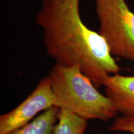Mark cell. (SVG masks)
Listing matches in <instances>:
<instances>
[{
  "label": "cell",
  "mask_w": 134,
  "mask_h": 134,
  "mask_svg": "<svg viewBox=\"0 0 134 134\" xmlns=\"http://www.w3.org/2000/svg\"><path fill=\"white\" fill-rule=\"evenodd\" d=\"M80 1L41 0L36 24L42 29L45 48L55 63L80 67L99 88L120 68L103 37L83 23Z\"/></svg>",
  "instance_id": "1"
},
{
  "label": "cell",
  "mask_w": 134,
  "mask_h": 134,
  "mask_svg": "<svg viewBox=\"0 0 134 134\" xmlns=\"http://www.w3.org/2000/svg\"><path fill=\"white\" fill-rule=\"evenodd\" d=\"M48 76L55 97V106L86 120L108 121L116 117L118 113L112 102L99 91L80 67L55 63Z\"/></svg>",
  "instance_id": "2"
},
{
  "label": "cell",
  "mask_w": 134,
  "mask_h": 134,
  "mask_svg": "<svg viewBox=\"0 0 134 134\" xmlns=\"http://www.w3.org/2000/svg\"><path fill=\"white\" fill-rule=\"evenodd\" d=\"M98 32L113 56L134 62V13L125 0H94Z\"/></svg>",
  "instance_id": "3"
},
{
  "label": "cell",
  "mask_w": 134,
  "mask_h": 134,
  "mask_svg": "<svg viewBox=\"0 0 134 134\" xmlns=\"http://www.w3.org/2000/svg\"><path fill=\"white\" fill-rule=\"evenodd\" d=\"M55 97L49 76L44 77L27 98L11 111L0 116V134L21 128L42 111L55 106Z\"/></svg>",
  "instance_id": "4"
},
{
  "label": "cell",
  "mask_w": 134,
  "mask_h": 134,
  "mask_svg": "<svg viewBox=\"0 0 134 134\" xmlns=\"http://www.w3.org/2000/svg\"><path fill=\"white\" fill-rule=\"evenodd\" d=\"M105 94L117 113L122 115L134 114V75H109L103 82Z\"/></svg>",
  "instance_id": "5"
},
{
  "label": "cell",
  "mask_w": 134,
  "mask_h": 134,
  "mask_svg": "<svg viewBox=\"0 0 134 134\" xmlns=\"http://www.w3.org/2000/svg\"><path fill=\"white\" fill-rule=\"evenodd\" d=\"M60 109L56 106L45 110L21 128L9 134H55Z\"/></svg>",
  "instance_id": "6"
},
{
  "label": "cell",
  "mask_w": 134,
  "mask_h": 134,
  "mask_svg": "<svg viewBox=\"0 0 134 134\" xmlns=\"http://www.w3.org/2000/svg\"><path fill=\"white\" fill-rule=\"evenodd\" d=\"M87 125V120L68 110L60 109L55 134H85Z\"/></svg>",
  "instance_id": "7"
},
{
  "label": "cell",
  "mask_w": 134,
  "mask_h": 134,
  "mask_svg": "<svg viewBox=\"0 0 134 134\" xmlns=\"http://www.w3.org/2000/svg\"><path fill=\"white\" fill-rule=\"evenodd\" d=\"M109 130L134 134V114L122 115L121 116L115 117V120L109 127Z\"/></svg>",
  "instance_id": "8"
}]
</instances>
